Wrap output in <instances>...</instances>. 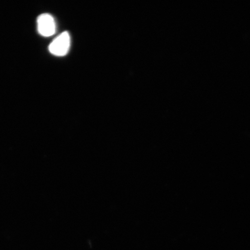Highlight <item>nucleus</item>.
<instances>
[{"label": "nucleus", "instance_id": "f257e3e1", "mask_svg": "<svg viewBox=\"0 0 250 250\" xmlns=\"http://www.w3.org/2000/svg\"><path fill=\"white\" fill-rule=\"evenodd\" d=\"M71 39L69 33L64 31L56 37L50 43L49 51L52 55L57 56L66 55L70 48Z\"/></svg>", "mask_w": 250, "mask_h": 250}, {"label": "nucleus", "instance_id": "f03ea898", "mask_svg": "<svg viewBox=\"0 0 250 250\" xmlns=\"http://www.w3.org/2000/svg\"><path fill=\"white\" fill-rule=\"evenodd\" d=\"M37 30L41 36L49 37L55 33L56 22L54 17L49 14H42L37 18Z\"/></svg>", "mask_w": 250, "mask_h": 250}]
</instances>
